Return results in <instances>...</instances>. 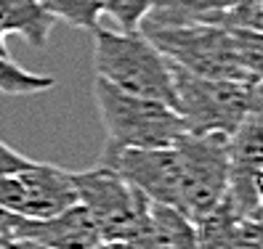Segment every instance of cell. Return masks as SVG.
Segmentation results:
<instances>
[{"mask_svg":"<svg viewBox=\"0 0 263 249\" xmlns=\"http://www.w3.org/2000/svg\"><path fill=\"white\" fill-rule=\"evenodd\" d=\"M77 204L72 173L59 164L32 162L13 175L0 178V210L29 220H45Z\"/></svg>","mask_w":263,"mask_h":249,"instance_id":"7","label":"cell"},{"mask_svg":"<svg viewBox=\"0 0 263 249\" xmlns=\"http://www.w3.org/2000/svg\"><path fill=\"white\" fill-rule=\"evenodd\" d=\"M11 220H13V212H6L0 210V236H8V228H11Z\"/></svg>","mask_w":263,"mask_h":249,"instance_id":"20","label":"cell"},{"mask_svg":"<svg viewBox=\"0 0 263 249\" xmlns=\"http://www.w3.org/2000/svg\"><path fill=\"white\" fill-rule=\"evenodd\" d=\"M56 80L51 74H37L22 69L11 56H0V96H37V93L53 90Z\"/></svg>","mask_w":263,"mask_h":249,"instance_id":"14","label":"cell"},{"mask_svg":"<svg viewBox=\"0 0 263 249\" xmlns=\"http://www.w3.org/2000/svg\"><path fill=\"white\" fill-rule=\"evenodd\" d=\"M93 74L125 93L176 109L173 64L144 37L141 29H93Z\"/></svg>","mask_w":263,"mask_h":249,"instance_id":"2","label":"cell"},{"mask_svg":"<svg viewBox=\"0 0 263 249\" xmlns=\"http://www.w3.org/2000/svg\"><path fill=\"white\" fill-rule=\"evenodd\" d=\"M40 3L53 19L67 22L74 29H88V32L99 27L106 8V0H40Z\"/></svg>","mask_w":263,"mask_h":249,"instance_id":"15","label":"cell"},{"mask_svg":"<svg viewBox=\"0 0 263 249\" xmlns=\"http://www.w3.org/2000/svg\"><path fill=\"white\" fill-rule=\"evenodd\" d=\"M6 239H29L48 249H90L101 241L96 223L80 204H72L45 220H29V217L13 215Z\"/></svg>","mask_w":263,"mask_h":249,"instance_id":"10","label":"cell"},{"mask_svg":"<svg viewBox=\"0 0 263 249\" xmlns=\"http://www.w3.org/2000/svg\"><path fill=\"white\" fill-rule=\"evenodd\" d=\"M231 249H263L260 244V220L253 217H239L234 225V241Z\"/></svg>","mask_w":263,"mask_h":249,"instance_id":"17","label":"cell"},{"mask_svg":"<svg viewBox=\"0 0 263 249\" xmlns=\"http://www.w3.org/2000/svg\"><path fill=\"white\" fill-rule=\"evenodd\" d=\"M93 101L106 130V143L133 149L173 146L186 133L181 114L173 106L125 93L104 80H93Z\"/></svg>","mask_w":263,"mask_h":249,"instance_id":"4","label":"cell"},{"mask_svg":"<svg viewBox=\"0 0 263 249\" xmlns=\"http://www.w3.org/2000/svg\"><path fill=\"white\" fill-rule=\"evenodd\" d=\"M3 244H6V239H3V236H0V249H3Z\"/></svg>","mask_w":263,"mask_h":249,"instance_id":"23","label":"cell"},{"mask_svg":"<svg viewBox=\"0 0 263 249\" xmlns=\"http://www.w3.org/2000/svg\"><path fill=\"white\" fill-rule=\"evenodd\" d=\"M144 37H149L170 64L178 69L208 77V80L231 82H258L263 40L253 29H231L218 24H181V27H154L141 24Z\"/></svg>","mask_w":263,"mask_h":249,"instance_id":"1","label":"cell"},{"mask_svg":"<svg viewBox=\"0 0 263 249\" xmlns=\"http://www.w3.org/2000/svg\"><path fill=\"white\" fill-rule=\"evenodd\" d=\"M152 3L154 0H106L104 16L115 19L117 29H122V32H136L149 16Z\"/></svg>","mask_w":263,"mask_h":249,"instance_id":"16","label":"cell"},{"mask_svg":"<svg viewBox=\"0 0 263 249\" xmlns=\"http://www.w3.org/2000/svg\"><path fill=\"white\" fill-rule=\"evenodd\" d=\"M173 149L178 157V210L199 220L226 199L229 135L181 133Z\"/></svg>","mask_w":263,"mask_h":249,"instance_id":"6","label":"cell"},{"mask_svg":"<svg viewBox=\"0 0 263 249\" xmlns=\"http://www.w3.org/2000/svg\"><path fill=\"white\" fill-rule=\"evenodd\" d=\"M133 249H197L194 220L170 204H149L146 231L138 236Z\"/></svg>","mask_w":263,"mask_h":249,"instance_id":"11","label":"cell"},{"mask_svg":"<svg viewBox=\"0 0 263 249\" xmlns=\"http://www.w3.org/2000/svg\"><path fill=\"white\" fill-rule=\"evenodd\" d=\"M29 164H32V159H29V157H24V154H19L16 149H11L8 143L0 141V178L19 173V170H24Z\"/></svg>","mask_w":263,"mask_h":249,"instance_id":"18","label":"cell"},{"mask_svg":"<svg viewBox=\"0 0 263 249\" xmlns=\"http://www.w3.org/2000/svg\"><path fill=\"white\" fill-rule=\"evenodd\" d=\"M3 249H48L37 241H29V239H6Z\"/></svg>","mask_w":263,"mask_h":249,"instance_id":"19","label":"cell"},{"mask_svg":"<svg viewBox=\"0 0 263 249\" xmlns=\"http://www.w3.org/2000/svg\"><path fill=\"white\" fill-rule=\"evenodd\" d=\"M0 56H8V48H6V35L0 32Z\"/></svg>","mask_w":263,"mask_h":249,"instance_id":"22","label":"cell"},{"mask_svg":"<svg viewBox=\"0 0 263 249\" xmlns=\"http://www.w3.org/2000/svg\"><path fill=\"white\" fill-rule=\"evenodd\" d=\"M176 112L186 133H221L231 135L247 114L260 112V80L231 82L189 74L173 64Z\"/></svg>","mask_w":263,"mask_h":249,"instance_id":"3","label":"cell"},{"mask_svg":"<svg viewBox=\"0 0 263 249\" xmlns=\"http://www.w3.org/2000/svg\"><path fill=\"white\" fill-rule=\"evenodd\" d=\"M90 249H133V246L125 244V241H99V244H93Z\"/></svg>","mask_w":263,"mask_h":249,"instance_id":"21","label":"cell"},{"mask_svg":"<svg viewBox=\"0 0 263 249\" xmlns=\"http://www.w3.org/2000/svg\"><path fill=\"white\" fill-rule=\"evenodd\" d=\"M99 164L112 167L154 204H170L178 210V157L173 146L133 149L106 143Z\"/></svg>","mask_w":263,"mask_h":249,"instance_id":"8","label":"cell"},{"mask_svg":"<svg viewBox=\"0 0 263 249\" xmlns=\"http://www.w3.org/2000/svg\"><path fill=\"white\" fill-rule=\"evenodd\" d=\"M260 175H263V119L247 114L229 135V180L226 204L237 217L260 220Z\"/></svg>","mask_w":263,"mask_h":249,"instance_id":"9","label":"cell"},{"mask_svg":"<svg viewBox=\"0 0 263 249\" xmlns=\"http://www.w3.org/2000/svg\"><path fill=\"white\" fill-rule=\"evenodd\" d=\"M239 6V0H154L149 16L141 24L181 27V24H218ZM141 29V27H138Z\"/></svg>","mask_w":263,"mask_h":249,"instance_id":"12","label":"cell"},{"mask_svg":"<svg viewBox=\"0 0 263 249\" xmlns=\"http://www.w3.org/2000/svg\"><path fill=\"white\" fill-rule=\"evenodd\" d=\"M72 185L77 204L85 207L96 223L101 241L136 244L146 231L152 201L112 167L96 164L83 173H72Z\"/></svg>","mask_w":263,"mask_h":249,"instance_id":"5","label":"cell"},{"mask_svg":"<svg viewBox=\"0 0 263 249\" xmlns=\"http://www.w3.org/2000/svg\"><path fill=\"white\" fill-rule=\"evenodd\" d=\"M53 22L40 0H0V32L6 37L22 35L35 48H45Z\"/></svg>","mask_w":263,"mask_h":249,"instance_id":"13","label":"cell"}]
</instances>
